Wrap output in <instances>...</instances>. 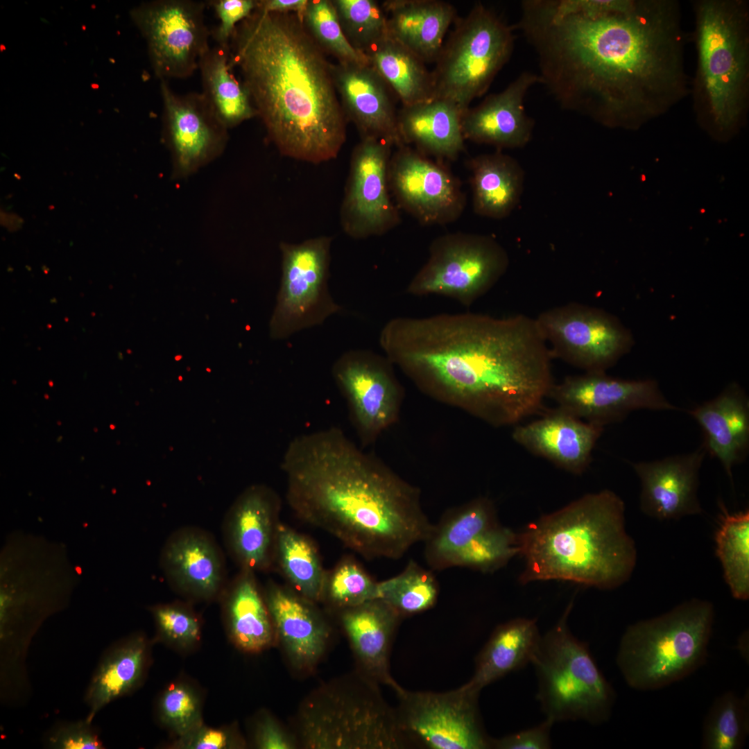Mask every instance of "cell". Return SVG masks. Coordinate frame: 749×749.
<instances>
[{"label":"cell","instance_id":"52a82bcc","mask_svg":"<svg viewBox=\"0 0 749 749\" xmlns=\"http://www.w3.org/2000/svg\"><path fill=\"white\" fill-rule=\"evenodd\" d=\"M299 746L309 749H402L411 746L396 709L378 684L359 671L322 685L307 697L297 718Z\"/></svg>","mask_w":749,"mask_h":749},{"label":"cell","instance_id":"7c38bea8","mask_svg":"<svg viewBox=\"0 0 749 749\" xmlns=\"http://www.w3.org/2000/svg\"><path fill=\"white\" fill-rule=\"evenodd\" d=\"M331 243L326 236L280 243L281 282L270 322L273 339L322 325L341 311L328 288Z\"/></svg>","mask_w":749,"mask_h":749},{"label":"cell","instance_id":"ab89813d","mask_svg":"<svg viewBox=\"0 0 749 749\" xmlns=\"http://www.w3.org/2000/svg\"><path fill=\"white\" fill-rule=\"evenodd\" d=\"M721 523L715 535L716 553L732 596L749 598V511L729 513L723 503Z\"/></svg>","mask_w":749,"mask_h":749},{"label":"cell","instance_id":"2e32d148","mask_svg":"<svg viewBox=\"0 0 749 749\" xmlns=\"http://www.w3.org/2000/svg\"><path fill=\"white\" fill-rule=\"evenodd\" d=\"M393 365L386 356L352 350L341 355L332 367L333 379L364 446L374 442L397 420L402 387Z\"/></svg>","mask_w":749,"mask_h":749},{"label":"cell","instance_id":"f5cc1de1","mask_svg":"<svg viewBox=\"0 0 749 749\" xmlns=\"http://www.w3.org/2000/svg\"><path fill=\"white\" fill-rule=\"evenodd\" d=\"M255 742L257 748L260 749H295L299 746L295 735L266 714L257 723Z\"/></svg>","mask_w":749,"mask_h":749},{"label":"cell","instance_id":"d6986e66","mask_svg":"<svg viewBox=\"0 0 749 749\" xmlns=\"http://www.w3.org/2000/svg\"><path fill=\"white\" fill-rule=\"evenodd\" d=\"M548 397L557 407L601 426L623 420L639 410L676 411L653 379H623L605 372L568 376L552 386Z\"/></svg>","mask_w":749,"mask_h":749},{"label":"cell","instance_id":"816d5d0a","mask_svg":"<svg viewBox=\"0 0 749 749\" xmlns=\"http://www.w3.org/2000/svg\"><path fill=\"white\" fill-rule=\"evenodd\" d=\"M554 722L546 718L542 723L531 728L519 731L497 739H492V748L496 749H547L551 748V729Z\"/></svg>","mask_w":749,"mask_h":749},{"label":"cell","instance_id":"ffe728a7","mask_svg":"<svg viewBox=\"0 0 749 749\" xmlns=\"http://www.w3.org/2000/svg\"><path fill=\"white\" fill-rule=\"evenodd\" d=\"M163 138L172 160V176L189 177L224 151L227 129L202 93H175L162 80Z\"/></svg>","mask_w":749,"mask_h":749},{"label":"cell","instance_id":"b9f144b4","mask_svg":"<svg viewBox=\"0 0 749 749\" xmlns=\"http://www.w3.org/2000/svg\"><path fill=\"white\" fill-rule=\"evenodd\" d=\"M748 696L741 698L732 691L718 697L705 718L702 746L707 749H738L743 746L749 731Z\"/></svg>","mask_w":749,"mask_h":749},{"label":"cell","instance_id":"cb8c5ba5","mask_svg":"<svg viewBox=\"0 0 749 749\" xmlns=\"http://www.w3.org/2000/svg\"><path fill=\"white\" fill-rule=\"evenodd\" d=\"M336 88L347 119L361 139L384 140L396 148L404 146L398 131L393 93L370 64L332 65Z\"/></svg>","mask_w":749,"mask_h":749},{"label":"cell","instance_id":"f35d334b","mask_svg":"<svg viewBox=\"0 0 749 749\" xmlns=\"http://www.w3.org/2000/svg\"><path fill=\"white\" fill-rule=\"evenodd\" d=\"M146 646L136 638L110 653L98 667L89 687L87 701L90 723L96 712L112 700L132 689L140 680L145 664Z\"/></svg>","mask_w":749,"mask_h":749},{"label":"cell","instance_id":"f907efd6","mask_svg":"<svg viewBox=\"0 0 749 749\" xmlns=\"http://www.w3.org/2000/svg\"><path fill=\"white\" fill-rule=\"evenodd\" d=\"M187 749H223L243 746L242 741L228 730L203 727L202 725L181 736L175 745Z\"/></svg>","mask_w":749,"mask_h":749},{"label":"cell","instance_id":"484cf974","mask_svg":"<svg viewBox=\"0 0 749 749\" xmlns=\"http://www.w3.org/2000/svg\"><path fill=\"white\" fill-rule=\"evenodd\" d=\"M537 83V74L524 71L503 91L469 107L461 118L465 140L492 145L500 150L526 145L532 137L534 121L526 113L524 98Z\"/></svg>","mask_w":749,"mask_h":749},{"label":"cell","instance_id":"d590c367","mask_svg":"<svg viewBox=\"0 0 749 749\" xmlns=\"http://www.w3.org/2000/svg\"><path fill=\"white\" fill-rule=\"evenodd\" d=\"M370 64L386 82L402 105H411L434 98L432 72L411 51L389 35L366 53Z\"/></svg>","mask_w":749,"mask_h":749},{"label":"cell","instance_id":"277c9868","mask_svg":"<svg viewBox=\"0 0 749 749\" xmlns=\"http://www.w3.org/2000/svg\"><path fill=\"white\" fill-rule=\"evenodd\" d=\"M230 62L282 155L312 164L338 156L347 118L332 65L300 15L256 9L236 27Z\"/></svg>","mask_w":749,"mask_h":749},{"label":"cell","instance_id":"8d00e7d4","mask_svg":"<svg viewBox=\"0 0 749 749\" xmlns=\"http://www.w3.org/2000/svg\"><path fill=\"white\" fill-rule=\"evenodd\" d=\"M274 562L293 591L313 603L322 601L327 571L316 544L309 537L279 523Z\"/></svg>","mask_w":749,"mask_h":749},{"label":"cell","instance_id":"836d02e7","mask_svg":"<svg viewBox=\"0 0 749 749\" xmlns=\"http://www.w3.org/2000/svg\"><path fill=\"white\" fill-rule=\"evenodd\" d=\"M226 617L231 638L248 653H258L275 639L273 621L255 573L241 569L227 597Z\"/></svg>","mask_w":749,"mask_h":749},{"label":"cell","instance_id":"3957f363","mask_svg":"<svg viewBox=\"0 0 749 749\" xmlns=\"http://www.w3.org/2000/svg\"><path fill=\"white\" fill-rule=\"evenodd\" d=\"M280 466L293 513L365 558L399 559L433 531L417 490L339 427L295 436Z\"/></svg>","mask_w":749,"mask_h":749},{"label":"cell","instance_id":"4dcf8cb0","mask_svg":"<svg viewBox=\"0 0 749 749\" xmlns=\"http://www.w3.org/2000/svg\"><path fill=\"white\" fill-rule=\"evenodd\" d=\"M381 7L388 35L424 63L436 62L456 9L438 0H388Z\"/></svg>","mask_w":749,"mask_h":749},{"label":"cell","instance_id":"f1b7e54d","mask_svg":"<svg viewBox=\"0 0 749 749\" xmlns=\"http://www.w3.org/2000/svg\"><path fill=\"white\" fill-rule=\"evenodd\" d=\"M162 564L170 583L191 596L210 598L223 585L221 553L202 531L184 528L172 535L162 551Z\"/></svg>","mask_w":749,"mask_h":749},{"label":"cell","instance_id":"1f68e13d","mask_svg":"<svg viewBox=\"0 0 749 749\" xmlns=\"http://www.w3.org/2000/svg\"><path fill=\"white\" fill-rule=\"evenodd\" d=\"M542 635L535 620L517 618L499 626L479 654L465 687L480 692L489 684L533 662Z\"/></svg>","mask_w":749,"mask_h":749},{"label":"cell","instance_id":"74e56055","mask_svg":"<svg viewBox=\"0 0 749 749\" xmlns=\"http://www.w3.org/2000/svg\"><path fill=\"white\" fill-rule=\"evenodd\" d=\"M499 524L492 503L480 498L447 514L425 541L426 558L433 569L449 567L454 556L483 531Z\"/></svg>","mask_w":749,"mask_h":749},{"label":"cell","instance_id":"9c48e42d","mask_svg":"<svg viewBox=\"0 0 749 749\" xmlns=\"http://www.w3.org/2000/svg\"><path fill=\"white\" fill-rule=\"evenodd\" d=\"M571 602L557 623L542 636L532 662L537 678V698L546 718L557 721L605 722L614 691L594 662L586 643L567 625Z\"/></svg>","mask_w":749,"mask_h":749},{"label":"cell","instance_id":"c3c4849f","mask_svg":"<svg viewBox=\"0 0 749 749\" xmlns=\"http://www.w3.org/2000/svg\"><path fill=\"white\" fill-rule=\"evenodd\" d=\"M153 613L160 632L166 639L181 646L199 640V620L187 608L178 604L162 605L154 608Z\"/></svg>","mask_w":749,"mask_h":749},{"label":"cell","instance_id":"ee69618b","mask_svg":"<svg viewBox=\"0 0 749 749\" xmlns=\"http://www.w3.org/2000/svg\"><path fill=\"white\" fill-rule=\"evenodd\" d=\"M519 533L498 524L476 535L451 558L449 567L492 572L519 554Z\"/></svg>","mask_w":749,"mask_h":749},{"label":"cell","instance_id":"8992f818","mask_svg":"<svg viewBox=\"0 0 749 749\" xmlns=\"http://www.w3.org/2000/svg\"><path fill=\"white\" fill-rule=\"evenodd\" d=\"M694 8L698 55L695 114L712 139L725 142L744 125L748 110V3L699 0Z\"/></svg>","mask_w":749,"mask_h":749},{"label":"cell","instance_id":"4316f807","mask_svg":"<svg viewBox=\"0 0 749 749\" xmlns=\"http://www.w3.org/2000/svg\"><path fill=\"white\" fill-rule=\"evenodd\" d=\"M402 616L380 599H374L340 611V620L348 639L359 671L396 694L402 688L390 672V651Z\"/></svg>","mask_w":749,"mask_h":749},{"label":"cell","instance_id":"7dc6e473","mask_svg":"<svg viewBox=\"0 0 749 749\" xmlns=\"http://www.w3.org/2000/svg\"><path fill=\"white\" fill-rule=\"evenodd\" d=\"M159 710L162 722L180 737L201 725L198 697L184 684L169 687L160 698Z\"/></svg>","mask_w":749,"mask_h":749},{"label":"cell","instance_id":"11a10c76","mask_svg":"<svg viewBox=\"0 0 749 749\" xmlns=\"http://www.w3.org/2000/svg\"><path fill=\"white\" fill-rule=\"evenodd\" d=\"M308 0H260L257 8L268 12L296 13L302 15Z\"/></svg>","mask_w":749,"mask_h":749},{"label":"cell","instance_id":"e0dca14e","mask_svg":"<svg viewBox=\"0 0 749 749\" xmlns=\"http://www.w3.org/2000/svg\"><path fill=\"white\" fill-rule=\"evenodd\" d=\"M390 144L363 138L354 148L341 207L344 232L355 239L382 235L401 221L388 178Z\"/></svg>","mask_w":749,"mask_h":749},{"label":"cell","instance_id":"ba28073f","mask_svg":"<svg viewBox=\"0 0 749 749\" xmlns=\"http://www.w3.org/2000/svg\"><path fill=\"white\" fill-rule=\"evenodd\" d=\"M714 610L709 601L692 599L654 618L628 627L617 666L632 688H663L696 671L705 662Z\"/></svg>","mask_w":749,"mask_h":749},{"label":"cell","instance_id":"6da1fadb","mask_svg":"<svg viewBox=\"0 0 749 749\" xmlns=\"http://www.w3.org/2000/svg\"><path fill=\"white\" fill-rule=\"evenodd\" d=\"M543 84L563 109L611 128L636 130L688 92L680 3L636 0L596 17L560 15L538 1L519 24Z\"/></svg>","mask_w":749,"mask_h":749},{"label":"cell","instance_id":"7a4b0ae2","mask_svg":"<svg viewBox=\"0 0 749 749\" xmlns=\"http://www.w3.org/2000/svg\"><path fill=\"white\" fill-rule=\"evenodd\" d=\"M379 341L422 390L494 426L538 412L554 384L548 345L535 318L523 314L399 316Z\"/></svg>","mask_w":749,"mask_h":749},{"label":"cell","instance_id":"8fae6325","mask_svg":"<svg viewBox=\"0 0 749 749\" xmlns=\"http://www.w3.org/2000/svg\"><path fill=\"white\" fill-rule=\"evenodd\" d=\"M508 265L506 250L494 238L446 234L431 242L428 259L409 282L406 293L445 296L470 307L497 283Z\"/></svg>","mask_w":749,"mask_h":749},{"label":"cell","instance_id":"ac0fdd59","mask_svg":"<svg viewBox=\"0 0 749 749\" xmlns=\"http://www.w3.org/2000/svg\"><path fill=\"white\" fill-rule=\"evenodd\" d=\"M388 178L398 209L422 225L452 223L465 209L466 198L458 178L409 146L397 148L391 155Z\"/></svg>","mask_w":749,"mask_h":749},{"label":"cell","instance_id":"5b68a950","mask_svg":"<svg viewBox=\"0 0 749 749\" xmlns=\"http://www.w3.org/2000/svg\"><path fill=\"white\" fill-rule=\"evenodd\" d=\"M625 504L610 490L589 493L528 524L519 533L524 569L519 581L565 580L601 589L630 578L637 549Z\"/></svg>","mask_w":749,"mask_h":749},{"label":"cell","instance_id":"60d3db41","mask_svg":"<svg viewBox=\"0 0 749 749\" xmlns=\"http://www.w3.org/2000/svg\"><path fill=\"white\" fill-rule=\"evenodd\" d=\"M438 596V585L433 574L413 560L399 574L377 583V599L402 617L429 610Z\"/></svg>","mask_w":749,"mask_h":749},{"label":"cell","instance_id":"db71d44e","mask_svg":"<svg viewBox=\"0 0 749 749\" xmlns=\"http://www.w3.org/2000/svg\"><path fill=\"white\" fill-rule=\"evenodd\" d=\"M87 721L62 728L51 738L53 748L62 749H99L102 743Z\"/></svg>","mask_w":749,"mask_h":749},{"label":"cell","instance_id":"f546056e","mask_svg":"<svg viewBox=\"0 0 749 749\" xmlns=\"http://www.w3.org/2000/svg\"><path fill=\"white\" fill-rule=\"evenodd\" d=\"M463 114L454 102L444 98L402 105L397 112L401 140L427 156L454 160L465 149Z\"/></svg>","mask_w":749,"mask_h":749},{"label":"cell","instance_id":"7402d4cb","mask_svg":"<svg viewBox=\"0 0 749 749\" xmlns=\"http://www.w3.org/2000/svg\"><path fill=\"white\" fill-rule=\"evenodd\" d=\"M281 505L275 490L254 484L245 489L230 507L226 540L241 569L255 573L272 567Z\"/></svg>","mask_w":749,"mask_h":749},{"label":"cell","instance_id":"7bdbcfd3","mask_svg":"<svg viewBox=\"0 0 749 749\" xmlns=\"http://www.w3.org/2000/svg\"><path fill=\"white\" fill-rule=\"evenodd\" d=\"M301 17L317 45L338 63L370 64L366 55L356 49L345 37L332 1L308 0Z\"/></svg>","mask_w":749,"mask_h":749},{"label":"cell","instance_id":"9a60e30c","mask_svg":"<svg viewBox=\"0 0 749 749\" xmlns=\"http://www.w3.org/2000/svg\"><path fill=\"white\" fill-rule=\"evenodd\" d=\"M207 1L157 0L142 3L130 16L147 43L157 77L185 78L198 69L210 48L204 17Z\"/></svg>","mask_w":749,"mask_h":749},{"label":"cell","instance_id":"d4e9b609","mask_svg":"<svg viewBox=\"0 0 749 749\" xmlns=\"http://www.w3.org/2000/svg\"><path fill=\"white\" fill-rule=\"evenodd\" d=\"M603 428L557 407L539 419L516 426L512 438L531 454L578 475L589 467Z\"/></svg>","mask_w":749,"mask_h":749},{"label":"cell","instance_id":"681fc988","mask_svg":"<svg viewBox=\"0 0 749 749\" xmlns=\"http://www.w3.org/2000/svg\"><path fill=\"white\" fill-rule=\"evenodd\" d=\"M207 3L213 8L220 21L218 26L211 31V36L216 44L224 48H230L238 24L257 8L255 0H212Z\"/></svg>","mask_w":749,"mask_h":749},{"label":"cell","instance_id":"603a6c76","mask_svg":"<svg viewBox=\"0 0 749 749\" xmlns=\"http://www.w3.org/2000/svg\"><path fill=\"white\" fill-rule=\"evenodd\" d=\"M264 598L279 640L292 667L312 671L325 653L331 635L326 618L313 603L289 586L266 585Z\"/></svg>","mask_w":749,"mask_h":749},{"label":"cell","instance_id":"5bb4252c","mask_svg":"<svg viewBox=\"0 0 749 749\" xmlns=\"http://www.w3.org/2000/svg\"><path fill=\"white\" fill-rule=\"evenodd\" d=\"M479 691L464 685L445 692L397 694L398 721L410 746L427 749L492 748L478 706Z\"/></svg>","mask_w":749,"mask_h":749},{"label":"cell","instance_id":"bcb514c9","mask_svg":"<svg viewBox=\"0 0 749 749\" xmlns=\"http://www.w3.org/2000/svg\"><path fill=\"white\" fill-rule=\"evenodd\" d=\"M377 583L353 558H343L326 572L322 601L339 612L377 599Z\"/></svg>","mask_w":749,"mask_h":749},{"label":"cell","instance_id":"30bf717a","mask_svg":"<svg viewBox=\"0 0 749 749\" xmlns=\"http://www.w3.org/2000/svg\"><path fill=\"white\" fill-rule=\"evenodd\" d=\"M513 29L481 3H476L458 20L435 62L434 98L454 102L463 113L467 110L509 60Z\"/></svg>","mask_w":749,"mask_h":749},{"label":"cell","instance_id":"44dd1931","mask_svg":"<svg viewBox=\"0 0 749 749\" xmlns=\"http://www.w3.org/2000/svg\"><path fill=\"white\" fill-rule=\"evenodd\" d=\"M706 454L701 445L687 454L632 463L641 484V510L659 520L703 513L698 490L700 470Z\"/></svg>","mask_w":749,"mask_h":749},{"label":"cell","instance_id":"83f0119b","mask_svg":"<svg viewBox=\"0 0 749 749\" xmlns=\"http://www.w3.org/2000/svg\"><path fill=\"white\" fill-rule=\"evenodd\" d=\"M699 424L706 452L716 458L732 479L734 466L743 462L749 451V399L736 383L716 397L688 411Z\"/></svg>","mask_w":749,"mask_h":749},{"label":"cell","instance_id":"e575fe53","mask_svg":"<svg viewBox=\"0 0 749 749\" xmlns=\"http://www.w3.org/2000/svg\"><path fill=\"white\" fill-rule=\"evenodd\" d=\"M232 68L230 48L217 44L201 57L198 66L202 94L227 130L257 116L248 90L236 79Z\"/></svg>","mask_w":749,"mask_h":749},{"label":"cell","instance_id":"d6a6232c","mask_svg":"<svg viewBox=\"0 0 749 749\" xmlns=\"http://www.w3.org/2000/svg\"><path fill=\"white\" fill-rule=\"evenodd\" d=\"M468 166L474 212L494 219L510 214L523 191L524 175L517 161L497 150L471 158Z\"/></svg>","mask_w":749,"mask_h":749},{"label":"cell","instance_id":"f6af8a7d","mask_svg":"<svg viewBox=\"0 0 749 749\" xmlns=\"http://www.w3.org/2000/svg\"><path fill=\"white\" fill-rule=\"evenodd\" d=\"M343 33L358 51L365 53L388 35L382 7L372 0L332 1Z\"/></svg>","mask_w":749,"mask_h":749},{"label":"cell","instance_id":"4fadbf2b","mask_svg":"<svg viewBox=\"0 0 749 749\" xmlns=\"http://www.w3.org/2000/svg\"><path fill=\"white\" fill-rule=\"evenodd\" d=\"M553 359L585 372H605L633 345L618 318L597 307L569 302L535 318Z\"/></svg>","mask_w":749,"mask_h":749}]
</instances>
